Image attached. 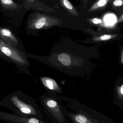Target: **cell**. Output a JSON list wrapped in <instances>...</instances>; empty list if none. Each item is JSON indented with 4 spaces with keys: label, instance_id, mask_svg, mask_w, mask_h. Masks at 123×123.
I'll use <instances>...</instances> for the list:
<instances>
[{
    "label": "cell",
    "instance_id": "obj_1",
    "mask_svg": "<svg viewBox=\"0 0 123 123\" xmlns=\"http://www.w3.org/2000/svg\"><path fill=\"white\" fill-rule=\"evenodd\" d=\"M62 105L69 123H96L94 113L87 106L74 101Z\"/></svg>",
    "mask_w": 123,
    "mask_h": 123
},
{
    "label": "cell",
    "instance_id": "obj_2",
    "mask_svg": "<svg viewBox=\"0 0 123 123\" xmlns=\"http://www.w3.org/2000/svg\"><path fill=\"white\" fill-rule=\"evenodd\" d=\"M40 104L43 112L53 123H69L63 105L57 100L46 97L42 99Z\"/></svg>",
    "mask_w": 123,
    "mask_h": 123
},
{
    "label": "cell",
    "instance_id": "obj_3",
    "mask_svg": "<svg viewBox=\"0 0 123 123\" xmlns=\"http://www.w3.org/2000/svg\"><path fill=\"white\" fill-rule=\"evenodd\" d=\"M0 51L17 63L23 64L26 63L25 60L20 52L16 48L10 45L1 39Z\"/></svg>",
    "mask_w": 123,
    "mask_h": 123
},
{
    "label": "cell",
    "instance_id": "obj_4",
    "mask_svg": "<svg viewBox=\"0 0 123 123\" xmlns=\"http://www.w3.org/2000/svg\"><path fill=\"white\" fill-rule=\"evenodd\" d=\"M33 16L34 25L37 29H41L45 25L56 23L58 20L57 18L50 15L39 13L34 14Z\"/></svg>",
    "mask_w": 123,
    "mask_h": 123
},
{
    "label": "cell",
    "instance_id": "obj_5",
    "mask_svg": "<svg viewBox=\"0 0 123 123\" xmlns=\"http://www.w3.org/2000/svg\"><path fill=\"white\" fill-rule=\"evenodd\" d=\"M0 38L6 43L15 48L18 44L16 37L10 30L7 29H0Z\"/></svg>",
    "mask_w": 123,
    "mask_h": 123
},
{
    "label": "cell",
    "instance_id": "obj_6",
    "mask_svg": "<svg viewBox=\"0 0 123 123\" xmlns=\"http://www.w3.org/2000/svg\"><path fill=\"white\" fill-rule=\"evenodd\" d=\"M113 0H98L90 8L88 12L98 11L105 9Z\"/></svg>",
    "mask_w": 123,
    "mask_h": 123
},
{
    "label": "cell",
    "instance_id": "obj_7",
    "mask_svg": "<svg viewBox=\"0 0 123 123\" xmlns=\"http://www.w3.org/2000/svg\"><path fill=\"white\" fill-rule=\"evenodd\" d=\"M62 6L72 15L76 17L79 16L76 9L68 0H60Z\"/></svg>",
    "mask_w": 123,
    "mask_h": 123
},
{
    "label": "cell",
    "instance_id": "obj_8",
    "mask_svg": "<svg viewBox=\"0 0 123 123\" xmlns=\"http://www.w3.org/2000/svg\"><path fill=\"white\" fill-rule=\"evenodd\" d=\"M58 60L62 64L65 66L71 64V60L69 55L66 53H62L58 56Z\"/></svg>",
    "mask_w": 123,
    "mask_h": 123
},
{
    "label": "cell",
    "instance_id": "obj_9",
    "mask_svg": "<svg viewBox=\"0 0 123 123\" xmlns=\"http://www.w3.org/2000/svg\"><path fill=\"white\" fill-rule=\"evenodd\" d=\"M111 3L114 8H120L123 6V0H114Z\"/></svg>",
    "mask_w": 123,
    "mask_h": 123
},
{
    "label": "cell",
    "instance_id": "obj_10",
    "mask_svg": "<svg viewBox=\"0 0 123 123\" xmlns=\"http://www.w3.org/2000/svg\"><path fill=\"white\" fill-rule=\"evenodd\" d=\"M116 35L105 34L102 35L100 37L99 39L102 41H106L109 40L117 37Z\"/></svg>",
    "mask_w": 123,
    "mask_h": 123
},
{
    "label": "cell",
    "instance_id": "obj_11",
    "mask_svg": "<svg viewBox=\"0 0 123 123\" xmlns=\"http://www.w3.org/2000/svg\"><path fill=\"white\" fill-rule=\"evenodd\" d=\"M92 22L95 24H101L103 23V21L101 19L95 18L92 19Z\"/></svg>",
    "mask_w": 123,
    "mask_h": 123
},
{
    "label": "cell",
    "instance_id": "obj_12",
    "mask_svg": "<svg viewBox=\"0 0 123 123\" xmlns=\"http://www.w3.org/2000/svg\"><path fill=\"white\" fill-rule=\"evenodd\" d=\"M46 86L49 89L53 90L54 89L53 83L50 80H47L46 81Z\"/></svg>",
    "mask_w": 123,
    "mask_h": 123
},
{
    "label": "cell",
    "instance_id": "obj_13",
    "mask_svg": "<svg viewBox=\"0 0 123 123\" xmlns=\"http://www.w3.org/2000/svg\"><path fill=\"white\" fill-rule=\"evenodd\" d=\"M117 90L118 94L123 96V84L121 86H117Z\"/></svg>",
    "mask_w": 123,
    "mask_h": 123
},
{
    "label": "cell",
    "instance_id": "obj_14",
    "mask_svg": "<svg viewBox=\"0 0 123 123\" xmlns=\"http://www.w3.org/2000/svg\"><path fill=\"white\" fill-rule=\"evenodd\" d=\"M2 3L5 5H10L13 3L12 0H1Z\"/></svg>",
    "mask_w": 123,
    "mask_h": 123
},
{
    "label": "cell",
    "instance_id": "obj_15",
    "mask_svg": "<svg viewBox=\"0 0 123 123\" xmlns=\"http://www.w3.org/2000/svg\"><path fill=\"white\" fill-rule=\"evenodd\" d=\"M123 21V13L118 18L117 20V23L118 24V23H121V22Z\"/></svg>",
    "mask_w": 123,
    "mask_h": 123
},
{
    "label": "cell",
    "instance_id": "obj_16",
    "mask_svg": "<svg viewBox=\"0 0 123 123\" xmlns=\"http://www.w3.org/2000/svg\"><path fill=\"white\" fill-rule=\"evenodd\" d=\"M89 0H82V2L83 3V6H84V8H85L87 6V4L88 3V1Z\"/></svg>",
    "mask_w": 123,
    "mask_h": 123
},
{
    "label": "cell",
    "instance_id": "obj_17",
    "mask_svg": "<svg viewBox=\"0 0 123 123\" xmlns=\"http://www.w3.org/2000/svg\"><path fill=\"white\" fill-rule=\"evenodd\" d=\"M121 62L123 64V50H121Z\"/></svg>",
    "mask_w": 123,
    "mask_h": 123
},
{
    "label": "cell",
    "instance_id": "obj_18",
    "mask_svg": "<svg viewBox=\"0 0 123 123\" xmlns=\"http://www.w3.org/2000/svg\"><path fill=\"white\" fill-rule=\"evenodd\" d=\"M0 55H1V56H4V55L3 53H2L1 51H0Z\"/></svg>",
    "mask_w": 123,
    "mask_h": 123
}]
</instances>
